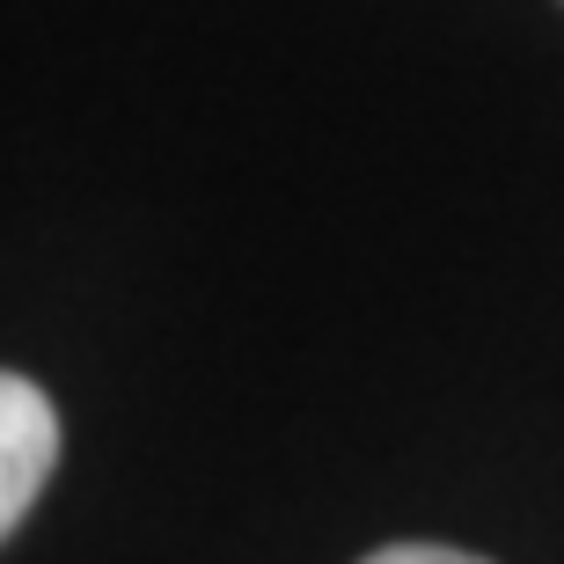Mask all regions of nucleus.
Returning a JSON list of instances; mask_svg holds the SVG:
<instances>
[{
  "label": "nucleus",
  "instance_id": "1",
  "mask_svg": "<svg viewBox=\"0 0 564 564\" xmlns=\"http://www.w3.org/2000/svg\"><path fill=\"white\" fill-rule=\"evenodd\" d=\"M59 462V419H52V397H44L30 375L0 381V528L15 535L37 506L44 477Z\"/></svg>",
  "mask_w": 564,
  "mask_h": 564
},
{
  "label": "nucleus",
  "instance_id": "2",
  "mask_svg": "<svg viewBox=\"0 0 564 564\" xmlns=\"http://www.w3.org/2000/svg\"><path fill=\"white\" fill-rule=\"evenodd\" d=\"M359 564H484V557L447 550V543H389V550H375V557H359Z\"/></svg>",
  "mask_w": 564,
  "mask_h": 564
}]
</instances>
